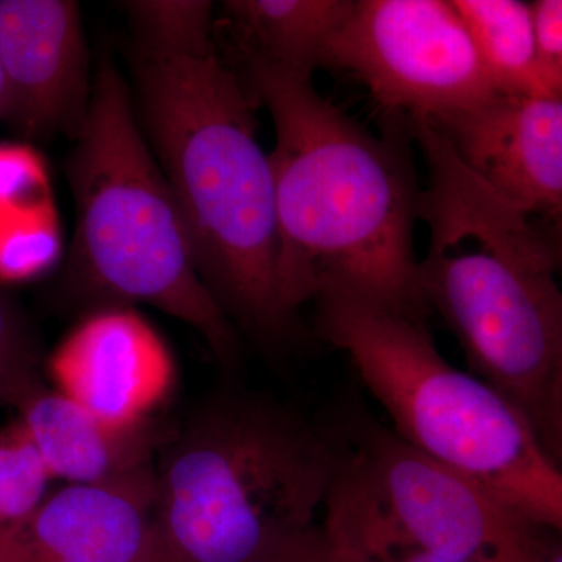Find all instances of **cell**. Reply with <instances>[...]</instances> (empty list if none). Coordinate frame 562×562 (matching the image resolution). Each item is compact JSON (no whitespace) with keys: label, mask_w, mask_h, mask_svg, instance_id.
I'll list each match as a JSON object with an SVG mask.
<instances>
[{"label":"cell","mask_w":562,"mask_h":562,"mask_svg":"<svg viewBox=\"0 0 562 562\" xmlns=\"http://www.w3.org/2000/svg\"><path fill=\"white\" fill-rule=\"evenodd\" d=\"M271 113L281 305L362 295L427 312L414 227L420 190L401 139L376 136L317 91L313 72L249 63Z\"/></svg>","instance_id":"obj_1"},{"label":"cell","mask_w":562,"mask_h":562,"mask_svg":"<svg viewBox=\"0 0 562 562\" xmlns=\"http://www.w3.org/2000/svg\"><path fill=\"white\" fill-rule=\"evenodd\" d=\"M139 125L187 227L199 272L227 314L269 346L295 317L277 284L279 224L269 154L255 128L251 88L213 38L136 44Z\"/></svg>","instance_id":"obj_2"},{"label":"cell","mask_w":562,"mask_h":562,"mask_svg":"<svg viewBox=\"0 0 562 562\" xmlns=\"http://www.w3.org/2000/svg\"><path fill=\"white\" fill-rule=\"evenodd\" d=\"M419 149L427 166L419 221L428 231L417 260L422 303L452 330L473 375L522 413L552 457L562 408V288L546 232L439 133L422 135Z\"/></svg>","instance_id":"obj_3"},{"label":"cell","mask_w":562,"mask_h":562,"mask_svg":"<svg viewBox=\"0 0 562 562\" xmlns=\"http://www.w3.org/2000/svg\"><path fill=\"white\" fill-rule=\"evenodd\" d=\"M339 461L338 431L262 395L217 398L155 462L157 562H265L319 522Z\"/></svg>","instance_id":"obj_4"},{"label":"cell","mask_w":562,"mask_h":562,"mask_svg":"<svg viewBox=\"0 0 562 562\" xmlns=\"http://www.w3.org/2000/svg\"><path fill=\"white\" fill-rule=\"evenodd\" d=\"M66 172L76 232L63 273L65 294L90 308L155 306L201 333L222 364H235V327L199 272L176 199L136 120L131 88L109 57L94 72L90 113Z\"/></svg>","instance_id":"obj_5"},{"label":"cell","mask_w":562,"mask_h":562,"mask_svg":"<svg viewBox=\"0 0 562 562\" xmlns=\"http://www.w3.org/2000/svg\"><path fill=\"white\" fill-rule=\"evenodd\" d=\"M314 303L321 338L350 361L392 430L562 535V469L516 406L446 360L425 310L350 294Z\"/></svg>","instance_id":"obj_6"},{"label":"cell","mask_w":562,"mask_h":562,"mask_svg":"<svg viewBox=\"0 0 562 562\" xmlns=\"http://www.w3.org/2000/svg\"><path fill=\"white\" fill-rule=\"evenodd\" d=\"M325 513L371 554L413 547L457 562H542L547 532L482 483L362 414L341 427Z\"/></svg>","instance_id":"obj_7"},{"label":"cell","mask_w":562,"mask_h":562,"mask_svg":"<svg viewBox=\"0 0 562 562\" xmlns=\"http://www.w3.org/2000/svg\"><path fill=\"white\" fill-rule=\"evenodd\" d=\"M322 68L409 122L439 124L497 94L452 0H355Z\"/></svg>","instance_id":"obj_8"},{"label":"cell","mask_w":562,"mask_h":562,"mask_svg":"<svg viewBox=\"0 0 562 562\" xmlns=\"http://www.w3.org/2000/svg\"><path fill=\"white\" fill-rule=\"evenodd\" d=\"M0 121L25 143L83 131L92 98L80 7L70 0H0Z\"/></svg>","instance_id":"obj_9"},{"label":"cell","mask_w":562,"mask_h":562,"mask_svg":"<svg viewBox=\"0 0 562 562\" xmlns=\"http://www.w3.org/2000/svg\"><path fill=\"white\" fill-rule=\"evenodd\" d=\"M52 390L114 424H149L176 384V362L157 328L132 305L88 313L46 361Z\"/></svg>","instance_id":"obj_10"},{"label":"cell","mask_w":562,"mask_h":562,"mask_svg":"<svg viewBox=\"0 0 562 562\" xmlns=\"http://www.w3.org/2000/svg\"><path fill=\"white\" fill-rule=\"evenodd\" d=\"M431 125L514 209L536 221L562 220V95L494 94Z\"/></svg>","instance_id":"obj_11"},{"label":"cell","mask_w":562,"mask_h":562,"mask_svg":"<svg viewBox=\"0 0 562 562\" xmlns=\"http://www.w3.org/2000/svg\"><path fill=\"white\" fill-rule=\"evenodd\" d=\"M155 468L103 484H66L0 531V562H157Z\"/></svg>","instance_id":"obj_12"},{"label":"cell","mask_w":562,"mask_h":562,"mask_svg":"<svg viewBox=\"0 0 562 562\" xmlns=\"http://www.w3.org/2000/svg\"><path fill=\"white\" fill-rule=\"evenodd\" d=\"M14 408L52 479L66 484L117 482L155 468L173 432L158 419L135 427L114 424L43 383Z\"/></svg>","instance_id":"obj_13"},{"label":"cell","mask_w":562,"mask_h":562,"mask_svg":"<svg viewBox=\"0 0 562 562\" xmlns=\"http://www.w3.org/2000/svg\"><path fill=\"white\" fill-rule=\"evenodd\" d=\"M355 0H231L224 9L239 33L247 65L314 72Z\"/></svg>","instance_id":"obj_14"},{"label":"cell","mask_w":562,"mask_h":562,"mask_svg":"<svg viewBox=\"0 0 562 562\" xmlns=\"http://www.w3.org/2000/svg\"><path fill=\"white\" fill-rule=\"evenodd\" d=\"M497 94L561 95L543 68L530 3L452 0Z\"/></svg>","instance_id":"obj_15"},{"label":"cell","mask_w":562,"mask_h":562,"mask_svg":"<svg viewBox=\"0 0 562 562\" xmlns=\"http://www.w3.org/2000/svg\"><path fill=\"white\" fill-rule=\"evenodd\" d=\"M60 250L52 198L0 210V286L40 279L54 268Z\"/></svg>","instance_id":"obj_16"},{"label":"cell","mask_w":562,"mask_h":562,"mask_svg":"<svg viewBox=\"0 0 562 562\" xmlns=\"http://www.w3.org/2000/svg\"><path fill=\"white\" fill-rule=\"evenodd\" d=\"M54 482L18 422L0 427V531L31 516Z\"/></svg>","instance_id":"obj_17"},{"label":"cell","mask_w":562,"mask_h":562,"mask_svg":"<svg viewBox=\"0 0 562 562\" xmlns=\"http://www.w3.org/2000/svg\"><path fill=\"white\" fill-rule=\"evenodd\" d=\"M136 44L181 46L211 38L213 5L205 0H136L124 2Z\"/></svg>","instance_id":"obj_18"},{"label":"cell","mask_w":562,"mask_h":562,"mask_svg":"<svg viewBox=\"0 0 562 562\" xmlns=\"http://www.w3.org/2000/svg\"><path fill=\"white\" fill-rule=\"evenodd\" d=\"M40 361V346L31 322L0 286V406H16L43 383Z\"/></svg>","instance_id":"obj_19"},{"label":"cell","mask_w":562,"mask_h":562,"mask_svg":"<svg viewBox=\"0 0 562 562\" xmlns=\"http://www.w3.org/2000/svg\"><path fill=\"white\" fill-rule=\"evenodd\" d=\"M265 562H375L342 525L322 514L308 530L280 546Z\"/></svg>","instance_id":"obj_20"},{"label":"cell","mask_w":562,"mask_h":562,"mask_svg":"<svg viewBox=\"0 0 562 562\" xmlns=\"http://www.w3.org/2000/svg\"><path fill=\"white\" fill-rule=\"evenodd\" d=\"M50 198L49 173L29 143H0V210Z\"/></svg>","instance_id":"obj_21"},{"label":"cell","mask_w":562,"mask_h":562,"mask_svg":"<svg viewBox=\"0 0 562 562\" xmlns=\"http://www.w3.org/2000/svg\"><path fill=\"white\" fill-rule=\"evenodd\" d=\"M530 5L539 57L562 95V0H536Z\"/></svg>","instance_id":"obj_22"},{"label":"cell","mask_w":562,"mask_h":562,"mask_svg":"<svg viewBox=\"0 0 562 562\" xmlns=\"http://www.w3.org/2000/svg\"><path fill=\"white\" fill-rule=\"evenodd\" d=\"M375 562H457L446 560V558L436 557V554L422 552L413 547H392V549L383 550L373 557Z\"/></svg>","instance_id":"obj_23"},{"label":"cell","mask_w":562,"mask_h":562,"mask_svg":"<svg viewBox=\"0 0 562 562\" xmlns=\"http://www.w3.org/2000/svg\"><path fill=\"white\" fill-rule=\"evenodd\" d=\"M541 224L550 247H552L554 266H557L558 279H560L562 288V220L541 222Z\"/></svg>","instance_id":"obj_24"},{"label":"cell","mask_w":562,"mask_h":562,"mask_svg":"<svg viewBox=\"0 0 562 562\" xmlns=\"http://www.w3.org/2000/svg\"><path fill=\"white\" fill-rule=\"evenodd\" d=\"M542 562H562L561 532H547L546 543H543Z\"/></svg>","instance_id":"obj_25"},{"label":"cell","mask_w":562,"mask_h":562,"mask_svg":"<svg viewBox=\"0 0 562 562\" xmlns=\"http://www.w3.org/2000/svg\"><path fill=\"white\" fill-rule=\"evenodd\" d=\"M553 461L562 469V408L560 416V425H558L557 439H554V446L552 450Z\"/></svg>","instance_id":"obj_26"},{"label":"cell","mask_w":562,"mask_h":562,"mask_svg":"<svg viewBox=\"0 0 562 562\" xmlns=\"http://www.w3.org/2000/svg\"><path fill=\"white\" fill-rule=\"evenodd\" d=\"M0 109H2V70H0Z\"/></svg>","instance_id":"obj_27"}]
</instances>
